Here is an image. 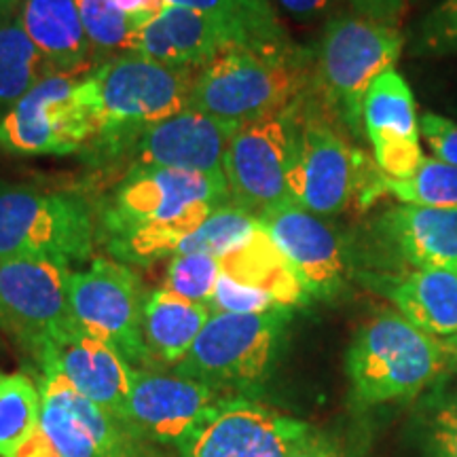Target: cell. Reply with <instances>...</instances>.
<instances>
[{
  "label": "cell",
  "mask_w": 457,
  "mask_h": 457,
  "mask_svg": "<svg viewBox=\"0 0 457 457\" xmlns=\"http://www.w3.org/2000/svg\"><path fill=\"white\" fill-rule=\"evenodd\" d=\"M231 204L227 180L174 168H129L100 210L106 250L125 265H153Z\"/></svg>",
  "instance_id": "6da1fadb"
},
{
  "label": "cell",
  "mask_w": 457,
  "mask_h": 457,
  "mask_svg": "<svg viewBox=\"0 0 457 457\" xmlns=\"http://www.w3.org/2000/svg\"><path fill=\"white\" fill-rule=\"evenodd\" d=\"M313 54L293 41L237 45L197 71L188 108L245 123L288 112L312 94Z\"/></svg>",
  "instance_id": "7a4b0ae2"
},
{
  "label": "cell",
  "mask_w": 457,
  "mask_h": 457,
  "mask_svg": "<svg viewBox=\"0 0 457 457\" xmlns=\"http://www.w3.org/2000/svg\"><path fill=\"white\" fill-rule=\"evenodd\" d=\"M87 79L98 114V134L87 151L96 163H112L131 136L187 111L197 71L131 51L91 68Z\"/></svg>",
  "instance_id": "3957f363"
},
{
  "label": "cell",
  "mask_w": 457,
  "mask_h": 457,
  "mask_svg": "<svg viewBox=\"0 0 457 457\" xmlns=\"http://www.w3.org/2000/svg\"><path fill=\"white\" fill-rule=\"evenodd\" d=\"M404 38L394 24L360 13L333 15L313 54L312 98L341 131L362 134L370 85L396 66Z\"/></svg>",
  "instance_id": "277c9868"
},
{
  "label": "cell",
  "mask_w": 457,
  "mask_h": 457,
  "mask_svg": "<svg viewBox=\"0 0 457 457\" xmlns=\"http://www.w3.org/2000/svg\"><path fill=\"white\" fill-rule=\"evenodd\" d=\"M449 353L398 312L384 310L353 335L345 356L352 396L362 407L411 398L443 373Z\"/></svg>",
  "instance_id": "5b68a950"
},
{
  "label": "cell",
  "mask_w": 457,
  "mask_h": 457,
  "mask_svg": "<svg viewBox=\"0 0 457 457\" xmlns=\"http://www.w3.org/2000/svg\"><path fill=\"white\" fill-rule=\"evenodd\" d=\"M96 239L94 208L79 193L0 182V262L51 259L81 265L91 259Z\"/></svg>",
  "instance_id": "8992f818"
},
{
  "label": "cell",
  "mask_w": 457,
  "mask_h": 457,
  "mask_svg": "<svg viewBox=\"0 0 457 457\" xmlns=\"http://www.w3.org/2000/svg\"><path fill=\"white\" fill-rule=\"evenodd\" d=\"M290 310L212 313L174 373L228 396H245L271 373Z\"/></svg>",
  "instance_id": "52a82bcc"
},
{
  "label": "cell",
  "mask_w": 457,
  "mask_h": 457,
  "mask_svg": "<svg viewBox=\"0 0 457 457\" xmlns=\"http://www.w3.org/2000/svg\"><path fill=\"white\" fill-rule=\"evenodd\" d=\"M367 163L310 94L296 111L290 199L324 219L345 212L353 199L369 195L373 180H367Z\"/></svg>",
  "instance_id": "ba28073f"
},
{
  "label": "cell",
  "mask_w": 457,
  "mask_h": 457,
  "mask_svg": "<svg viewBox=\"0 0 457 457\" xmlns=\"http://www.w3.org/2000/svg\"><path fill=\"white\" fill-rule=\"evenodd\" d=\"M98 114L87 72L49 74L0 117V151L71 155L91 145Z\"/></svg>",
  "instance_id": "9c48e42d"
},
{
  "label": "cell",
  "mask_w": 457,
  "mask_h": 457,
  "mask_svg": "<svg viewBox=\"0 0 457 457\" xmlns=\"http://www.w3.org/2000/svg\"><path fill=\"white\" fill-rule=\"evenodd\" d=\"M72 267L51 259H11L0 262V330L38 369L49 358L57 337L77 320L71 310Z\"/></svg>",
  "instance_id": "30bf717a"
},
{
  "label": "cell",
  "mask_w": 457,
  "mask_h": 457,
  "mask_svg": "<svg viewBox=\"0 0 457 457\" xmlns=\"http://www.w3.org/2000/svg\"><path fill=\"white\" fill-rule=\"evenodd\" d=\"M71 310L81 328L114 347L134 369H151L142 337L148 295L125 262L98 256L71 276Z\"/></svg>",
  "instance_id": "8fae6325"
},
{
  "label": "cell",
  "mask_w": 457,
  "mask_h": 457,
  "mask_svg": "<svg viewBox=\"0 0 457 457\" xmlns=\"http://www.w3.org/2000/svg\"><path fill=\"white\" fill-rule=\"evenodd\" d=\"M299 106L282 114L239 123L227 146L222 174L228 199L254 219L273 205L293 202L288 176Z\"/></svg>",
  "instance_id": "7c38bea8"
},
{
  "label": "cell",
  "mask_w": 457,
  "mask_h": 457,
  "mask_svg": "<svg viewBox=\"0 0 457 457\" xmlns=\"http://www.w3.org/2000/svg\"><path fill=\"white\" fill-rule=\"evenodd\" d=\"M282 41H290V37L278 17L242 20L168 4L142 28L138 54L163 64L202 71L214 57L237 45Z\"/></svg>",
  "instance_id": "4fadbf2b"
},
{
  "label": "cell",
  "mask_w": 457,
  "mask_h": 457,
  "mask_svg": "<svg viewBox=\"0 0 457 457\" xmlns=\"http://www.w3.org/2000/svg\"><path fill=\"white\" fill-rule=\"evenodd\" d=\"M228 398V394L174 370L136 369L125 421L157 447L180 453Z\"/></svg>",
  "instance_id": "5bb4252c"
},
{
  "label": "cell",
  "mask_w": 457,
  "mask_h": 457,
  "mask_svg": "<svg viewBox=\"0 0 457 457\" xmlns=\"http://www.w3.org/2000/svg\"><path fill=\"white\" fill-rule=\"evenodd\" d=\"M237 128L236 121L187 108L125 140L112 163H129V168H174L225 179L222 162Z\"/></svg>",
  "instance_id": "9a60e30c"
},
{
  "label": "cell",
  "mask_w": 457,
  "mask_h": 457,
  "mask_svg": "<svg viewBox=\"0 0 457 457\" xmlns=\"http://www.w3.org/2000/svg\"><path fill=\"white\" fill-rule=\"evenodd\" d=\"M259 222L282 250L310 296L333 299L350 276V256L339 231L295 202L273 205Z\"/></svg>",
  "instance_id": "2e32d148"
},
{
  "label": "cell",
  "mask_w": 457,
  "mask_h": 457,
  "mask_svg": "<svg viewBox=\"0 0 457 457\" xmlns=\"http://www.w3.org/2000/svg\"><path fill=\"white\" fill-rule=\"evenodd\" d=\"M310 426L296 417L231 396L188 441L180 457H290Z\"/></svg>",
  "instance_id": "e0dca14e"
},
{
  "label": "cell",
  "mask_w": 457,
  "mask_h": 457,
  "mask_svg": "<svg viewBox=\"0 0 457 457\" xmlns=\"http://www.w3.org/2000/svg\"><path fill=\"white\" fill-rule=\"evenodd\" d=\"M362 125L373 145L377 168L386 176L407 179L420 168L424 151L413 91L394 68L370 85Z\"/></svg>",
  "instance_id": "ac0fdd59"
},
{
  "label": "cell",
  "mask_w": 457,
  "mask_h": 457,
  "mask_svg": "<svg viewBox=\"0 0 457 457\" xmlns=\"http://www.w3.org/2000/svg\"><path fill=\"white\" fill-rule=\"evenodd\" d=\"M47 369L60 370L81 396L125 420L136 369L114 347L77 322L57 337L41 373Z\"/></svg>",
  "instance_id": "d6986e66"
},
{
  "label": "cell",
  "mask_w": 457,
  "mask_h": 457,
  "mask_svg": "<svg viewBox=\"0 0 457 457\" xmlns=\"http://www.w3.org/2000/svg\"><path fill=\"white\" fill-rule=\"evenodd\" d=\"M375 242L413 270L457 271V210L400 204L373 222Z\"/></svg>",
  "instance_id": "ffe728a7"
},
{
  "label": "cell",
  "mask_w": 457,
  "mask_h": 457,
  "mask_svg": "<svg viewBox=\"0 0 457 457\" xmlns=\"http://www.w3.org/2000/svg\"><path fill=\"white\" fill-rule=\"evenodd\" d=\"M396 312L434 339L457 333V271L411 270L396 276H369Z\"/></svg>",
  "instance_id": "44dd1931"
},
{
  "label": "cell",
  "mask_w": 457,
  "mask_h": 457,
  "mask_svg": "<svg viewBox=\"0 0 457 457\" xmlns=\"http://www.w3.org/2000/svg\"><path fill=\"white\" fill-rule=\"evenodd\" d=\"M34 47L55 74H83L91 49L77 0H24L17 13Z\"/></svg>",
  "instance_id": "7402d4cb"
},
{
  "label": "cell",
  "mask_w": 457,
  "mask_h": 457,
  "mask_svg": "<svg viewBox=\"0 0 457 457\" xmlns=\"http://www.w3.org/2000/svg\"><path fill=\"white\" fill-rule=\"evenodd\" d=\"M210 316L212 310L208 305L193 303L165 288L148 295L142 337L153 364L174 369L197 341Z\"/></svg>",
  "instance_id": "603a6c76"
},
{
  "label": "cell",
  "mask_w": 457,
  "mask_h": 457,
  "mask_svg": "<svg viewBox=\"0 0 457 457\" xmlns=\"http://www.w3.org/2000/svg\"><path fill=\"white\" fill-rule=\"evenodd\" d=\"M220 267L225 276L250 288L262 290L286 310L303 305L310 299L290 262L261 222L239 248L222 256Z\"/></svg>",
  "instance_id": "cb8c5ba5"
},
{
  "label": "cell",
  "mask_w": 457,
  "mask_h": 457,
  "mask_svg": "<svg viewBox=\"0 0 457 457\" xmlns=\"http://www.w3.org/2000/svg\"><path fill=\"white\" fill-rule=\"evenodd\" d=\"M55 74L17 17H0V117L34 85Z\"/></svg>",
  "instance_id": "d4e9b609"
},
{
  "label": "cell",
  "mask_w": 457,
  "mask_h": 457,
  "mask_svg": "<svg viewBox=\"0 0 457 457\" xmlns=\"http://www.w3.org/2000/svg\"><path fill=\"white\" fill-rule=\"evenodd\" d=\"M68 379L60 370H43L38 390H41V417L38 430L49 438L60 457H98L89 434L79 424L68 404Z\"/></svg>",
  "instance_id": "484cf974"
},
{
  "label": "cell",
  "mask_w": 457,
  "mask_h": 457,
  "mask_svg": "<svg viewBox=\"0 0 457 457\" xmlns=\"http://www.w3.org/2000/svg\"><path fill=\"white\" fill-rule=\"evenodd\" d=\"M68 404L89 434L98 457H159L157 445L146 441L129 421L100 409L72 386L68 387Z\"/></svg>",
  "instance_id": "4316f807"
},
{
  "label": "cell",
  "mask_w": 457,
  "mask_h": 457,
  "mask_svg": "<svg viewBox=\"0 0 457 457\" xmlns=\"http://www.w3.org/2000/svg\"><path fill=\"white\" fill-rule=\"evenodd\" d=\"M41 417V390L24 373L0 370V457L32 436Z\"/></svg>",
  "instance_id": "83f0119b"
},
{
  "label": "cell",
  "mask_w": 457,
  "mask_h": 457,
  "mask_svg": "<svg viewBox=\"0 0 457 457\" xmlns=\"http://www.w3.org/2000/svg\"><path fill=\"white\" fill-rule=\"evenodd\" d=\"M381 193H390L400 204L457 210V165L424 155L420 168L407 179H390L381 171Z\"/></svg>",
  "instance_id": "f1b7e54d"
},
{
  "label": "cell",
  "mask_w": 457,
  "mask_h": 457,
  "mask_svg": "<svg viewBox=\"0 0 457 457\" xmlns=\"http://www.w3.org/2000/svg\"><path fill=\"white\" fill-rule=\"evenodd\" d=\"M89 45L100 54H131L138 51L145 24L123 13L114 0H77Z\"/></svg>",
  "instance_id": "f546056e"
},
{
  "label": "cell",
  "mask_w": 457,
  "mask_h": 457,
  "mask_svg": "<svg viewBox=\"0 0 457 457\" xmlns=\"http://www.w3.org/2000/svg\"><path fill=\"white\" fill-rule=\"evenodd\" d=\"M256 227H259V219H254L253 214L237 208V205L227 204L214 214H210V219L195 233L182 239L176 254L202 253L222 259L253 236Z\"/></svg>",
  "instance_id": "4dcf8cb0"
},
{
  "label": "cell",
  "mask_w": 457,
  "mask_h": 457,
  "mask_svg": "<svg viewBox=\"0 0 457 457\" xmlns=\"http://www.w3.org/2000/svg\"><path fill=\"white\" fill-rule=\"evenodd\" d=\"M220 273V259H216L212 254H174L168 267L163 288L185 296L188 301L204 303V305L210 307Z\"/></svg>",
  "instance_id": "1f68e13d"
},
{
  "label": "cell",
  "mask_w": 457,
  "mask_h": 457,
  "mask_svg": "<svg viewBox=\"0 0 457 457\" xmlns=\"http://www.w3.org/2000/svg\"><path fill=\"white\" fill-rule=\"evenodd\" d=\"M411 54L447 57L457 54V0H441L417 24Z\"/></svg>",
  "instance_id": "d6a6232c"
},
{
  "label": "cell",
  "mask_w": 457,
  "mask_h": 457,
  "mask_svg": "<svg viewBox=\"0 0 457 457\" xmlns=\"http://www.w3.org/2000/svg\"><path fill=\"white\" fill-rule=\"evenodd\" d=\"M279 307L270 295L262 290L250 288L220 273L219 284H216L214 296L210 301L212 313H261Z\"/></svg>",
  "instance_id": "836d02e7"
},
{
  "label": "cell",
  "mask_w": 457,
  "mask_h": 457,
  "mask_svg": "<svg viewBox=\"0 0 457 457\" xmlns=\"http://www.w3.org/2000/svg\"><path fill=\"white\" fill-rule=\"evenodd\" d=\"M168 4L205 13H222L242 20H271L278 17L270 0H165Z\"/></svg>",
  "instance_id": "e575fe53"
},
{
  "label": "cell",
  "mask_w": 457,
  "mask_h": 457,
  "mask_svg": "<svg viewBox=\"0 0 457 457\" xmlns=\"http://www.w3.org/2000/svg\"><path fill=\"white\" fill-rule=\"evenodd\" d=\"M420 131L432 157L457 165V121L436 112H424L420 119Z\"/></svg>",
  "instance_id": "d590c367"
},
{
  "label": "cell",
  "mask_w": 457,
  "mask_h": 457,
  "mask_svg": "<svg viewBox=\"0 0 457 457\" xmlns=\"http://www.w3.org/2000/svg\"><path fill=\"white\" fill-rule=\"evenodd\" d=\"M430 443L434 457H457V396L434 415Z\"/></svg>",
  "instance_id": "8d00e7d4"
},
{
  "label": "cell",
  "mask_w": 457,
  "mask_h": 457,
  "mask_svg": "<svg viewBox=\"0 0 457 457\" xmlns=\"http://www.w3.org/2000/svg\"><path fill=\"white\" fill-rule=\"evenodd\" d=\"M290 457H352V455L350 451L337 441V438L310 428V430L305 432V436L295 445Z\"/></svg>",
  "instance_id": "74e56055"
},
{
  "label": "cell",
  "mask_w": 457,
  "mask_h": 457,
  "mask_svg": "<svg viewBox=\"0 0 457 457\" xmlns=\"http://www.w3.org/2000/svg\"><path fill=\"white\" fill-rule=\"evenodd\" d=\"M279 9L296 21H316L320 17H333L343 0H278Z\"/></svg>",
  "instance_id": "f35d334b"
},
{
  "label": "cell",
  "mask_w": 457,
  "mask_h": 457,
  "mask_svg": "<svg viewBox=\"0 0 457 457\" xmlns=\"http://www.w3.org/2000/svg\"><path fill=\"white\" fill-rule=\"evenodd\" d=\"M352 3L356 4L360 15H367L373 17V20L392 24L394 17L404 9V4H407L409 0H352Z\"/></svg>",
  "instance_id": "ab89813d"
},
{
  "label": "cell",
  "mask_w": 457,
  "mask_h": 457,
  "mask_svg": "<svg viewBox=\"0 0 457 457\" xmlns=\"http://www.w3.org/2000/svg\"><path fill=\"white\" fill-rule=\"evenodd\" d=\"M114 4L145 26L168 7L165 0H114Z\"/></svg>",
  "instance_id": "60d3db41"
},
{
  "label": "cell",
  "mask_w": 457,
  "mask_h": 457,
  "mask_svg": "<svg viewBox=\"0 0 457 457\" xmlns=\"http://www.w3.org/2000/svg\"><path fill=\"white\" fill-rule=\"evenodd\" d=\"M11 457H60V455H57V451L54 449V445H51L49 438L37 428V430L32 432V436L21 443Z\"/></svg>",
  "instance_id": "b9f144b4"
},
{
  "label": "cell",
  "mask_w": 457,
  "mask_h": 457,
  "mask_svg": "<svg viewBox=\"0 0 457 457\" xmlns=\"http://www.w3.org/2000/svg\"><path fill=\"white\" fill-rule=\"evenodd\" d=\"M24 0H0V17H9V13L13 9L20 7Z\"/></svg>",
  "instance_id": "7bdbcfd3"
},
{
  "label": "cell",
  "mask_w": 457,
  "mask_h": 457,
  "mask_svg": "<svg viewBox=\"0 0 457 457\" xmlns=\"http://www.w3.org/2000/svg\"><path fill=\"white\" fill-rule=\"evenodd\" d=\"M443 345L449 353V360H457V333L453 337H449V339H443Z\"/></svg>",
  "instance_id": "ee69618b"
}]
</instances>
